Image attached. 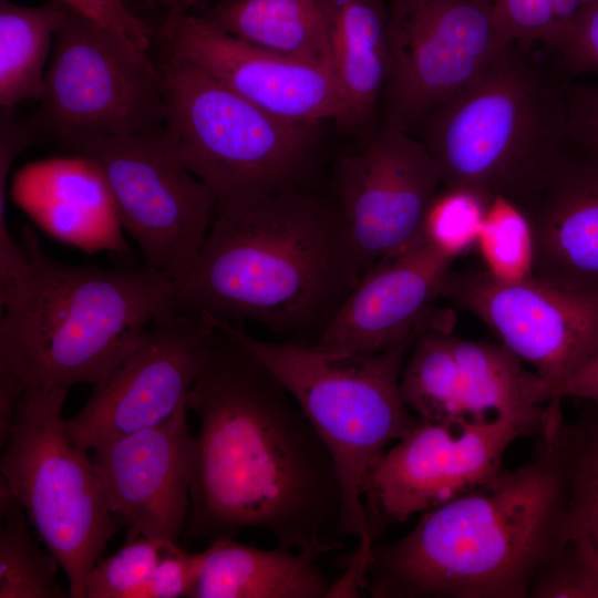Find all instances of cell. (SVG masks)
I'll list each match as a JSON object with an SVG mask.
<instances>
[{
  "instance_id": "e575fe53",
  "label": "cell",
  "mask_w": 598,
  "mask_h": 598,
  "mask_svg": "<svg viewBox=\"0 0 598 598\" xmlns=\"http://www.w3.org/2000/svg\"><path fill=\"white\" fill-rule=\"evenodd\" d=\"M556 53L568 76L598 74V0L586 1L578 20Z\"/></svg>"
},
{
  "instance_id": "836d02e7",
  "label": "cell",
  "mask_w": 598,
  "mask_h": 598,
  "mask_svg": "<svg viewBox=\"0 0 598 598\" xmlns=\"http://www.w3.org/2000/svg\"><path fill=\"white\" fill-rule=\"evenodd\" d=\"M199 553H189L178 543H166L147 584L145 598L192 597Z\"/></svg>"
},
{
  "instance_id": "7c38bea8",
  "label": "cell",
  "mask_w": 598,
  "mask_h": 598,
  "mask_svg": "<svg viewBox=\"0 0 598 598\" xmlns=\"http://www.w3.org/2000/svg\"><path fill=\"white\" fill-rule=\"evenodd\" d=\"M388 7L384 124L409 132L514 43L498 23L493 0H390Z\"/></svg>"
},
{
  "instance_id": "30bf717a",
  "label": "cell",
  "mask_w": 598,
  "mask_h": 598,
  "mask_svg": "<svg viewBox=\"0 0 598 598\" xmlns=\"http://www.w3.org/2000/svg\"><path fill=\"white\" fill-rule=\"evenodd\" d=\"M62 145L96 165L144 265L174 282L183 279L212 228L215 199L179 161L162 130L81 137Z\"/></svg>"
},
{
  "instance_id": "4316f807",
  "label": "cell",
  "mask_w": 598,
  "mask_h": 598,
  "mask_svg": "<svg viewBox=\"0 0 598 598\" xmlns=\"http://www.w3.org/2000/svg\"><path fill=\"white\" fill-rule=\"evenodd\" d=\"M556 442L568 489V520L598 549V409L573 423H560Z\"/></svg>"
},
{
  "instance_id": "3957f363",
  "label": "cell",
  "mask_w": 598,
  "mask_h": 598,
  "mask_svg": "<svg viewBox=\"0 0 598 598\" xmlns=\"http://www.w3.org/2000/svg\"><path fill=\"white\" fill-rule=\"evenodd\" d=\"M559 424L540 436L527 463L424 512L399 540L375 545L364 588L370 597H528L568 527Z\"/></svg>"
},
{
  "instance_id": "74e56055",
  "label": "cell",
  "mask_w": 598,
  "mask_h": 598,
  "mask_svg": "<svg viewBox=\"0 0 598 598\" xmlns=\"http://www.w3.org/2000/svg\"><path fill=\"white\" fill-rule=\"evenodd\" d=\"M25 388L8 370L0 368V445L6 446L13 430Z\"/></svg>"
},
{
  "instance_id": "484cf974",
  "label": "cell",
  "mask_w": 598,
  "mask_h": 598,
  "mask_svg": "<svg viewBox=\"0 0 598 598\" xmlns=\"http://www.w3.org/2000/svg\"><path fill=\"white\" fill-rule=\"evenodd\" d=\"M0 598L70 597L58 580L56 558L31 536L27 514L0 481Z\"/></svg>"
},
{
  "instance_id": "ba28073f",
  "label": "cell",
  "mask_w": 598,
  "mask_h": 598,
  "mask_svg": "<svg viewBox=\"0 0 598 598\" xmlns=\"http://www.w3.org/2000/svg\"><path fill=\"white\" fill-rule=\"evenodd\" d=\"M64 388L25 389L0 460L1 480L68 577L85 598L89 573L120 527L87 451L69 435Z\"/></svg>"
},
{
  "instance_id": "f35d334b",
  "label": "cell",
  "mask_w": 598,
  "mask_h": 598,
  "mask_svg": "<svg viewBox=\"0 0 598 598\" xmlns=\"http://www.w3.org/2000/svg\"><path fill=\"white\" fill-rule=\"evenodd\" d=\"M203 0H176L175 4L169 9L168 16H178L187 13L193 7Z\"/></svg>"
},
{
  "instance_id": "5bb4252c",
  "label": "cell",
  "mask_w": 598,
  "mask_h": 598,
  "mask_svg": "<svg viewBox=\"0 0 598 598\" xmlns=\"http://www.w3.org/2000/svg\"><path fill=\"white\" fill-rule=\"evenodd\" d=\"M441 297L482 320L502 344L534 368L548 393L598 348V291L534 275L501 279L485 269L451 271Z\"/></svg>"
},
{
  "instance_id": "5b68a950",
  "label": "cell",
  "mask_w": 598,
  "mask_h": 598,
  "mask_svg": "<svg viewBox=\"0 0 598 598\" xmlns=\"http://www.w3.org/2000/svg\"><path fill=\"white\" fill-rule=\"evenodd\" d=\"M512 43L468 87L417 125L443 186L525 212L569 146L563 66Z\"/></svg>"
},
{
  "instance_id": "d590c367",
  "label": "cell",
  "mask_w": 598,
  "mask_h": 598,
  "mask_svg": "<svg viewBox=\"0 0 598 598\" xmlns=\"http://www.w3.org/2000/svg\"><path fill=\"white\" fill-rule=\"evenodd\" d=\"M569 144L598 154V84L566 85Z\"/></svg>"
},
{
  "instance_id": "d6a6232c",
  "label": "cell",
  "mask_w": 598,
  "mask_h": 598,
  "mask_svg": "<svg viewBox=\"0 0 598 598\" xmlns=\"http://www.w3.org/2000/svg\"><path fill=\"white\" fill-rule=\"evenodd\" d=\"M68 8L109 29L132 47L151 50L153 29L134 14L126 0H59Z\"/></svg>"
},
{
  "instance_id": "ab89813d",
  "label": "cell",
  "mask_w": 598,
  "mask_h": 598,
  "mask_svg": "<svg viewBox=\"0 0 598 598\" xmlns=\"http://www.w3.org/2000/svg\"><path fill=\"white\" fill-rule=\"evenodd\" d=\"M150 1L153 2L154 4H167L169 9L176 2V0H150ZM169 9H168V11H169Z\"/></svg>"
},
{
  "instance_id": "e0dca14e",
  "label": "cell",
  "mask_w": 598,
  "mask_h": 598,
  "mask_svg": "<svg viewBox=\"0 0 598 598\" xmlns=\"http://www.w3.org/2000/svg\"><path fill=\"white\" fill-rule=\"evenodd\" d=\"M187 412L186 402L165 422L92 450L110 508L127 527L125 540L183 537L197 460Z\"/></svg>"
},
{
  "instance_id": "d4e9b609",
  "label": "cell",
  "mask_w": 598,
  "mask_h": 598,
  "mask_svg": "<svg viewBox=\"0 0 598 598\" xmlns=\"http://www.w3.org/2000/svg\"><path fill=\"white\" fill-rule=\"evenodd\" d=\"M453 336L445 329L420 334L404 361L400 391L409 410L425 423L462 424L467 419Z\"/></svg>"
},
{
  "instance_id": "4dcf8cb0",
  "label": "cell",
  "mask_w": 598,
  "mask_h": 598,
  "mask_svg": "<svg viewBox=\"0 0 598 598\" xmlns=\"http://www.w3.org/2000/svg\"><path fill=\"white\" fill-rule=\"evenodd\" d=\"M488 205L472 192L443 186L426 213L422 236L456 259L476 245Z\"/></svg>"
},
{
  "instance_id": "f546056e",
  "label": "cell",
  "mask_w": 598,
  "mask_h": 598,
  "mask_svg": "<svg viewBox=\"0 0 598 598\" xmlns=\"http://www.w3.org/2000/svg\"><path fill=\"white\" fill-rule=\"evenodd\" d=\"M166 543L147 537L125 540L116 553L93 566L85 581V598H145Z\"/></svg>"
},
{
  "instance_id": "83f0119b",
  "label": "cell",
  "mask_w": 598,
  "mask_h": 598,
  "mask_svg": "<svg viewBox=\"0 0 598 598\" xmlns=\"http://www.w3.org/2000/svg\"><path fill=\"white\" fill-rule=\"evenodd\" d=\"M476 245L486 270L515 280L533 275L534 241L529 221L518 207L496 198L488 205Z\"/></svg>"
},
{
  "instance_id": "9c48e42d",
  "label": "cell",
  "mask_w": 598,
  "mask_h": 598,
  "mask_svg": "<svg viewBox=\"0 0 598 598\" xmlns=\"http://www.w3.org/2000/svg\"><path fill=\"white\" fill-rule=\"evenodd\" d=\"M35 126L61 144L165 125L161 70L143 52L66 7L55 33Z\"/></svg>"
},
{
  "instance_id": "1f68e13d",
  "label": "cell",
  "mask_w": 598,
  "mask_h": 598,
  "mask_svg": "<svg viewBox=\"0 0 598 598\" xmlns=\"http://www.w3.org/2000/svg\"><path fill=\"white\" fill-rule=\"evenodd\" d=\"M494 12L512 42L532 47L549 44L553 0H493Z\"/></svg>"
},
{
  "instance_id": "44dd1931",
  "label": "cell",
  "mask_w": 598,
  "mask_h": 598,
  "mask_svg": "<svg viewBox=\"0 0 598 598\" xmlns=\"http://www.w3.org/2000/svg\"><path fill=\"white\" fill-rule=\"evenodd\" d=\"M320 556L277 545L261 549L217 537L199 553L190 598H328L334 580L324 575Z\"/></svg>"
},
{
  "instance_id": "f1b7e54d",
  "label": "cell",
  "mask_w": 598,
  "mask_h": 598,
  "mask_svg": "<svg viewBox=\"0 0 598 598\" xmlns=\"http://www.w3.org/2000/svg\"><path fill=\"white\" fill-rule=\"evenodd\" d=\"M528 597L598 598V549L569 520L563 539L537 571Z\"/></svg>"
},
{
  "instance_id": "8992f818",
  "label": "cell",
  "mask_w": 598,
  "mask_h": 598,
  "mask_svg": "<svg viewBox=\"0 0 598 598\" xmlns=\"http://www.w3.org/2000/svg\"><path fill=\"white\" fill-rule=\"evenodd\" d=\"M210 317V316H209ZM254 353L283 384L324 444L339 482V537L365 544V482L386 450L422 421L405 405L401 371L414 334L374 353L330 352L295 341L257 339L210 317Z\"/></svg>"
},
{
  "instance_id": "52a82bcc",
  "label": "cell",
  "mask_w": 598,
  "mask_h": 598,
  "mask_svg": "<svg viewBox=\"0 0 598 598\" xmlns=\"http://www.w3.org/2000/svg\"><path fill=\"white\" fill-rule=\"evenodd\" d=\"M162 128L174 153L215 199V217L306 188L321 123L292 122L245 100L198 66L164 54Z\"/></svg>"
},
{
  "instance_id": "2e32d148",
  "label": "cell",
  "mask_w": 598,
  "mask_h": 598,
  "mask_svg": "<svg viewBox=\"0 0 598 598\" xmlns=\"http://www.w3.org/2000/svg\"><path fill=\"white\" fill-rule=\"evenodd\" d=\"M165 53L187 61L258 107L292 122L348 125V111L328 66L281 55L190 12L167 16Z\"/></svg>"
},
{
  "instance_id": "4fadbf2b",
  "label": "cell",
  "mask_w": 598,
  "mask_h": 598,
  "mask_svg": "<svg viewBox=\"0 0 598 598\" xmlns=\"http://www.w3.org/2000/svg\"><path fill=\"white\" fill-rule=\"evenodd\" d=\"M214 331L202 313L174 309L158 317L115 370L92 386L83 408L65 420L70 437L90 451L168 420L188 402Z\"/></svg>"
},
{
  "instance_id": "603a6c76",
  "label": "cell",
  "mask_w": 598,
  "mask_h": 598,
  "mask_svg": "<svg viewBox=\"0 0 598 598\" xmlns=\"http://www.w3.org/2000/svg\"><path fill=\"white\" fill-rule=\"evenodd\" d=\"M200 16L243 41L328 66V0H218Z\"/></svg>"
},
{
  "instance_id": "7402d4cb",
  "label": "cell",
  "mask_w": 598,
  "mask_h": 598,
  "mask_svg": "<svg viewBox=\"0 0 598 598\" xmlns=\"http://www.w3.org/2000/svg\"><path fill=\"white\" fill-rule=\"evenodd\" d=\"M327 61L348 111V126L368 123L390 73L384 0H328Z\"/></svg>"
},
{
  "instance_id": "8d00e7d4",
  "label": "cell",
  "mask_w": 598,
  "mask_h": 598,
  "mask_svg": "<svg viewBox=\"0 0 598 598\" xmlns=\"http://www.w3.org/2000/svg\"><path fill=\"white\" fill-rule=\"evenodd\" d=\"M550 399L575 398L598 405V348L569 378L550 390Z\"/></svg>"
},
{
  "instance_id": "6da1fadb",
  "label": "cell",
  "mask_w": 598,
  "mask_h": 598,
  "mask_svg": "<svg viewBox=\"0 0 598 598\" xmlns=\"http://www.w3.org/2000/svg\"><path fill=\"white\" fill-rule=\"evenodd\" d=\"M215 327L188 410L199 419L186 542L269 533L319 556L340 548L342 498L332 460L278 378Z\"/></svg>"
},
{
  "instance_id": "ac0fdd59",
  "label": "cell",
  "mask_w": 598,
  "mask_h": 598,
  "mask_svg": "<svg viewBox=\"0 0 598 598\" xmlns=\"http://www.w3.org/2000/svg\"><path fill=\"white\" fill-rule=\"evenodd\" d=\"M455 258L421 237L361 277L310 346L330 352L374 353L414 334L445 329L431 312Z\"/></svg>"
},
{
  "instance_id": "7a4b0ae2",
  "label": "cell",
  "mask_w": 598,
  "mask_h": 598,
  "mask_svg": "<svg viewBox=\"0 0 598 598\" xmlns=\"http://www.w3.org/2000/svg\"><path fill=\"white\" fill-rule=\"evenodd\" d=\"M361 277L333 198L289 189L214 219L176 308L311 344Z\"/></svg>"
},
{
  "instance_id": "ffe728a7",
  "label": "cell",
  "mask_w": 598,
  "mask_h": 598,
  "mask_svg": "<svg viewBox=\"0 0 598 598\" xmlns=\"http://www.w3.org/2000/svg\"><path fill=\"white\" fill-rule=\"evenodd\" d=\"M12 193L56 237L83 248L127 251L109 187L89 158L71 154L31 163L17 174Z\"/></svg>"
},
{
  "instance_id": "9a60e30c",
  "label": "cell",
  "mask_w": 598,
  "mask_h": 598,
  "mask_svg": "<svg viewBox=\"0 0 598 598\" xmlns=\"http://www.w3.org/2000/svg\"><path fill=\"white\" fill-rule=\"evenodd\" d=\"M442 186V171L424 143L390 124L339 158L333 200L362 276L421 237Z\"/></svg>"
},
{
  "instance_id": "277c9868",
  "label": "cell",
  "mask_w": 598,
  "mask_h": 598,
  "mask_svg": "<svg viewBox=\"0 0 598 598\" xmlns=\"http://www.w3.org/2000/svg\"><path fill=\"white\" fill-rule=\"evenodd\" d=\"M27 268L0 295V368L25 389L91 386L124 360L147 327L176 308L175 282L142 266H71L22 233Z\"/></svg>"
},
{
  "instance_id": "cb8c5ba5",
  "label": "cell",
  "mask_w": 598,
  "mask_h": 598,
  "mask_svg": "<svg viewBox=\"0 0 598 598\" xmlns=\"http://www.w3.org/2000/svg\"><path fill=\"white\" fill-rule=\"evenodd\" d=\"M66 6L50 0L20 6L0 0V105L11 110L25 100L39 101L55 33Z\"/></svg>"
},
{
  "instance_id": "d6986e66",
  "label": "cell",
  "mask_w": 598,
  "mask_h": 598,
  "mask_svg": "<svg viewBox=\"0 0 598 598\" xmlns=\"http://www.w3.org/2000/svg\"><path fill=\"white\" fill-rule=\"evenodd\" d=\"M525 215L534 241L533 275L598 291V154L569 144Z\"/></svg>"
},
{
  "instance_id": "8fae6325",
  "label": "cell",
  "mask_w": 598,
  "mask_h": 598,
  "mask_svg": "<svg viewBox=\"0 0 598 598\" xmlns=\"http://www.w3.org/2000/svg\"><path fill=\"white\" fill-rule=\"evenodd\" d=\"M534 435L526 425L498 417L482 423L421 422L392 444L370 473L362 494L365 544L346 561L362 580L384 529L465 495L493 481L503 470L507 447Z\"/></svg>"
}]
</instances>
